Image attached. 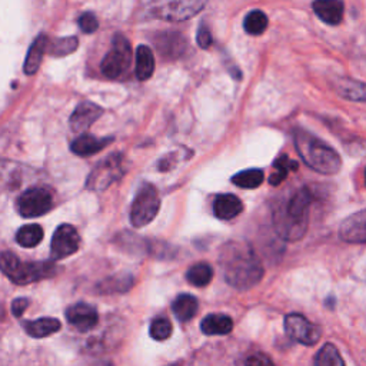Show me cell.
<instances>
[{"instance_id": "2", "label": "cell", "mask_w": 366, "mask_h": 366, "mask_svg": "<svg viewBox=\"0 0 366 366\" xmlns=\"http://www.w3.org/2000/svg\"><path fill=\"white\" fill-rule=\"evenodd\" d=\"M293 142L299 156L312 170L320 174H335L340 170L342 160L339 153L310 132L295 129Z\"/></svg>"}, {"instance_id": "6", "label": "cell", "mask_w": 366, "mask_h": 366, "mask_svg": "<svg viewBox=\"0 0 366 366\" xmlns=\"http://www.w3.org/2000/svg\"><path fill=\"white\" fill-rule=\"evenodd\" d=\"M160 207V197L157 189L150 183H143L133 199L130 207V223L134 227L149 224L157 214Z\"/></svg>"}, {"instance_id": "23", "label": "cell", "mask_w": 366, "mask_h": 366, "mask_svg": "<svg viewBox=\"0 0 366 366\" xmlns=\"http://www.w3.org/2000/svg\"><path fill=\"white\" fill-rule=\"evenodd\" d=\"M197 307H199L197 299L189 293L179 295L172 303V310L177 317V320L180 322H187L193 319L194 315L197 313Z\"/></svg>"}, {"instance_id": "21", "label": "cell", "mask_w": 366, "mask_h": 366, "mask_svg": "<svg viewBox=\"0 0 366 366\" xmlns=\"http://www.w3.org/2000/svg\"><path fill=\"white\" fill-rule=\"evenodd\" d=\"M200 329L204 335H209V336L227 335L233 329V320L227 315L212 313L203 317L200 323Z\"/></svg>"}, {"instance_id": "36", "label": "cell", "mask_w": 366, "mask_h": 366, "mask_svg": "<svg viewBox=\"0 0 366 366\" xmlns=\"http://www.w3.org/2000/svg\"><path fill=\"white\" fill-rule=\"evenodd\" d=\"M196 41L202 49H209L212 44V33L206 24H200L197 34H196Z\"/></svg>"}, {"instance_id": "28", "label": "cell", "mask_w": 366, "mask_h": 366, "mask_svg": "<svg viewBox=\"0 0 366 366\" xmlns=\"http://www.w3.org/2000/svg\"><path fill=\"white\" fill-rule=\"evenodd\" d=\"M264 174L260 169H247L236 173L232 177V183L242 189H256L263 183Z\"/></svg>"}, {"instance_id": "33", "label": "cell", "mask_w": 366, "mask_h": 366, "mask_svg": "<svg viewBox=\"0 0 366 366\" xmlns=\"http://www.w3.org/2000/svg\"><path fill=\"white\" fill-rule=\"evenodd\" d=\"M172 330H173V326H172V322L164 317V316H157L152 320L150 323V327H149V332H150V336L154 339V340H166L167 337H170L172 335Z\"/></svg>"}, {"instance_id": "17", "label": "cell", "mask_w": 366, "mask_h": 366, "mask_svg": "<svg viewBox=\"0 0 366 366\" xmlns=\"http://www.w3.org/2000/svg\"><path fill=\"white\" fill-rule=\"evenodd\" d=\"M315 14L329 26H337L343 20L345 6L342 0H315L313 1Z\"/></svg>"}, {"instance_id": "10", "label": "cell", "mask_w": 366, "mask_h": 366, "mask_svg": "<svg viewBox=\"0 0 366 366\" xmlns=\"http://www.w3.org/2000/svg\"><path fill=\"white\" fill-rule=\"evenodd\" d=\"M285 330L302 345H315L320 339V329L297 313H290L285 317Z\"/></svg>"}, {"instance_id": "32", "label": "cell", "mask_w": 366, "mask_h": 366, "mask_svg": "<svg viewBox=\"0 0 366 366\" xmlns=\"http://www.w3.org/2000/svg\"><path fill=\"white\" fill-rule=\"evenodd\" d=\"M79 46V40L76 36H69V37H59L54 39L50 44V54L56 57L67 56L73 53Z\"/></svg>"}, {"instance_id": "18", "label": "cell", "mask_w": 366, "mask_h": 366, "mask_svg": "<svg viewBox=\"0 0 366 366\" xmlns=\"http://www.w3.org/2000/svg\"><path fill=\"white\" fill-rule=\"evenodd\" d=\"M242 210H243L242 200L232 193L219 194L213 202V213L220 220H230L237 214H240Z\"/></svg>"}, {"instance_id": "11", "label": "cell", "mask_w": 366, "mask_h": 366, "mask_svg": "<svg viewBox=\"0 0 366 366\" xmlns=\"http://www.w3.org/2000/svg\"><path fill=\"white\" fill-rule=\"evenodd\" d=\"M273 224L280 237L295 242L306 233L307 217H293L287 214L285 207H280L273 213Z\"/></svg>"}, {"instance_id": "24", "label": "cell", "mask_w": 366, "mask_h": 366, "mask_svg": "<svg viewBox=\"0 0 366 366\" xmlns=\"http://www.w3.org/2000/svg\"><path fill=\"white\" fill-rule=\"evenodd\" d=\"M312 200H313L312 192L303 187L292 196V199L285 206V210L287 212V214L293 217H307V210Z\"/></svg>"}, {"instance_id": "25", "label": "cell", "mask_w": 366, "mask_h": 366, "mask_svg": "<svg viewBox=\"0 0 366 366\" xmlns=\"http://www.w3.org/2000/svg\"><path fill=\"white\" fill-rule=\"evenodd\" d=\"M154 70L153 51L147 46H139L136 50V76L139 80H147Z\"/></svg>"}, {"instance_id": "7", "label": "cell", "mask_w": 366, "mask_h": 366, "mask_svg": "<svg viewBox=\"0 0 366 366\" xmlns=\"http://www.w3.org/2000/svg\"><path fill=\"white\" fill-rule=\"evenodd\" d=\"M132 63V47L129 40L117 33L113 36L110 50L106 53L100 63L102 73L109 79H117L123 76Z\"/></svg>"}, {"instance_id": "22", "label": "cell", "mask_w": 366, "mask_h": 366, "mask_svg": "<svg viewBox=\"0 0 366 366\" xmlns=\"http://www.w3.org/2000/svg\"><path fill=\"white\" fill-rule=\"evenodd\" d=\"M23 327L29 336L40 339L56 333L61 327V323L56 317H40L36 320L24 322Z\"/></svg>"}, {"instance_id": "37", "label": "cell", "mask_w": 366, "mask_h": 366, "mask_svg": "<svg viewBox=\"0 0 366 366\" xmlns=\"http://www.w3.org/2000/svg\"><path fill=\"white\" fill-rule=\"evenodd\" d=\"M246 366H274V365L266 355L256 353V355H252L247 357Z\"/></svg>"}, {"instance_id": "35", "label": "cell", "mask_w": 366, "mask_h": 366, "mask_svg": "<svg viewBox=\"0 0 366 366\" xmlns=\"http://www.w3.org/2000/svg\"><path fill=\"white\" fill-rule=\"evenodd\" d=\"M79 27L81 29V31L84 33H94L99 27V21L94 13L92 11H86L79 17Z\"/></svg>"}, {"instance_id": "16", "label": "cell", "mask_w": 366, "mask_h": 366, "mask_svg": "<svg viewBox=\"0 0 366 366\" xmlns=\"http://www.w3.org/2000/svg\"><path fill=\"white\" fill-rule=\"evenodd\" d=\"M67 322L80 332L93 329L97 325V310L87 303H76L66 310Z\"/></svg>"}, {"instance_id": "5", "label": "cell", "mask_w": 366, "mask_h": 366, "mask_svg": "<svg viewBox=\"0 0 366 366\" xmlns=\"http://www.w3.org/2000/svg\"><path fill=\"white\" fill-rule=\"evenodd\" d=\"M126 172V162L122 153H112L100 160L90 172L86 187L93 192H103L117 182Z\"/></svg>"}, {"instance_id": "15", "label": "cell", "mask_w": 366, "mask_h": 366, "mask_svg": "<svg viewBox=\"0 0 366 366\" xmlns=\"http://www.w3.org/2000/svg\"><path fill=\"white\" fill-rule=\"evenodd\" d=\"M330 87L335 90L337 96H340L345 100L350 102H359L365 103L366 102V83L346 77V76H337L333 77L330 81Z\"/></svg>"}, {"instance_id": "13", "label": "cell", "mask_w": 366, "mask_h": 366, "mask_svg": "<svg viewBox=\"0 0 366 366\" xmlns=\"http://www.w3.org/2000/svg\"><path fill=\"white\" fill-rule=\"evenodd\" d=\"M103 113V109L92 102H81L73 110L69 126L74 133L86 132Z\"/></svg>"}, {"instance_id": "29", "label": "cell", "mask_w": 366, "mask_h": 366, "mask_svg": "<svg viewBox=\"0 0 366 366\" xmlns=\"http://www.w3.org/2000/svg\"><path fill=\"white\" fill-rule=\"evenodd\" d=\"M315 366H345V362L333 343H325L315 357Z\"/></svg>"}, {"instance_id": "31", "label": "cell", "mask_w": 366, "mask_h": 366, "mask_svg": "<svg viewBox=\"0 0 366 366\" xmlns=\"http://www.w3.org/2000/svg\"><path fill=\"white\" fill-rule=\"evenodd\" d=\"M273 166H274L276 172L272 173L270 177H269V183H270L272 186L280 184V183L286 179L289 170H296V169H297V163L293 162V160H290L286 154L277 157V159L273 162Z\"/></svg>"}, {"instance_id": "30", "label": "cell", "mask_w": 366, "mask_h": 366, "mask_svg": "<svg viewBox=\"0 0 366 366\" xmlns=\"http://www.w3.org/2000/svg\"><path fill=\"white\" fill-rule=\"evenodd\" d=\"M212 277H213V270H212V267H210L207 263H204V262L193 264V266L187 270V273H186L187 282L192 283L193 286H200V287L209 285L210 280H212Z\"/></svg>"}, {"instance_id": "26", "label": "cell", "mask_w": 366, "mask_h": 366, "mask_svg": "<svg viewBox=\"0 0 366 366\" xmlns=\"http://www.w3.org/2000/svg\"><path fill=\"white\" fill-rule=\"evenodd\" d=\"M43 239V229L39 224H24L16 233V242L21 247H34Z\"/></svg>"}, {"instance_id": "40", "label": "cell", "mask_w": 366, "mask_h": 366, "mask_svg": "<svg viewBox=\"0 0 366 366\" xmlns=\"http://www.w3.org/2000/svg\"><path fill=\"white\" fill-rule=\"evenodd\" d=\"M172 366H179V365H172Z\"/></svg>"}, {"instance_id": "4", "label": "cell", "mask_w": 366, "mask_h": 366, "mask_svg": "<svg viewBox=\"0 0 366 366\" xmlns=\"http://www.w3.org/2000/svg\"><path fill=\"white\" fill-rule=\"evenodd\" d=\"M207 0H142L143 10L153 19L179 23L200 13Z\"/></svg>"}, {"instance_id": "34", "label": "cell", "mask_w": 366, "mask_h": 366, "mask_svg": "<svg viewBox=\"0 0 366 366\" xmlns=\"http://www.w3.org/2000/svg\"><path fill=\"white\" fill-rule=\"evenodd\" d=\"M133 283V279L130 276H117V277H107L104 282L99 285V289L104 293H113V292H124L127 290Z\"/></svg>"}, {"instance_id": "19", "label": "cell", "mask_w": 366, "mask_h": 366, "mask_svg": "<svg viewBox=\"0 0 366 366\" xmlns=\"http://www.w3.org/2000/svg\"><path fill=\"white\" fill-rule=\"evenodd\" d=\"M112 140V137H94L92 134H81L71 142L70 150L77 156H92L103 150Z\"/></svg>"}, {"instance_id": "27", "label": "cell", "mask_w": 366, "mask_h": 366, "mask_svg": "<svg viewBox=\"0 0 366 366\" xmlns=\"http://www.w3.org/2000/svg\"><path fill=\"white\" fill-rule=\"evenodd\" d=\"M267 24H269V20H267L266 13H263L259 9L249 11L243 20L244 31L252 36H259V34L264 33L267 29Z\"/></svg>"}, {"instance_id": "20", "label": "cell", "mask_w": 366, "mask_h": 366, "mask_svg": "<svg viewBox=\"0 0 366 366\" xmlns=\"http://www.w3.org/2000/svg\"><path fill=\"white\" fill-rule=\"evenodd\" d=\"M47 40H49L47 36L43 34V33L39 34L33 40L31 46L27 50V54H26V59H24V64H23V70H24L26 74L31 76V74H34L39 70V67L41 64V60H43V56H44V51L47 49V43H49Z\"/></svg>"}, {"instance_id": "14", "label": "cell", "mask_w": 366, "mask_h": 366, "mask_svg": "<svg viewBox=\"0 0 366 366\" xmlns=\"http://www.w3.org/2000/svg\"><path fill=\"white\" fill-rule=\"evenodd\" d=\"M339 236L349 243H366V210L347 216L339 227Z\"/></svg>"}, {"instance_id": "3", "label": "cell", "mask_w": 366, "mask_h": 366, "mask_svg": "<svg viewBox=\"0 0 366 366\" xmlns=\"http://www.w3.org/2000/svg\"><path fill=\"white\" fill-rule=\"evenodd\" d=\"M0 270L14 285H29L56 273V264L53 262H29L23 263L20 259L6 250L0 253Z\"/></svg>"}, {"instance_id": "12", "label": "cell", "mask_w": 366, "mask_h": 366, "mask_svg": "<svg viewBox=\"0 0 366 366\" xmlns=\"http://www.w3.org/2000/svg\"><path fill=\"white\" fill-rule=\"evenodd\" d=\"M157 51L160 53L162 57L174 60L179 59L187 49L186 39L176 31H163L156 34L153 40Z\"/></svg>"}, {"instance_id": "39", "label": "cell", "mask_w": 366, "mask_h": 366, "mask_svg": "<svg viewBox=\"0 0 366 366\" xmlns=\"http://www.w3.org/2000/svg\"><path fill=\"white\" fill-rule=\"evenodd\" d=\"M365 183H366V170H365Z\"/></svg>"}, {"instance_id": "1", "label": "cell", "mask_w": 366, "mask_h": 366, "mask_svg": "<svg viewBox=\"0 0 366 366\" xmlns=\"http://www.w3.org/2000/svg\"><path fill=\"white\" fill-rule=\"evenodd\" d=\"M219 262L224 280L236 289H250L263 277V266L247 243H226L220 250Z\"/></svg>"}, {"instance_id": "9", "label": "cell", "mask_w": 366, "mask_h": 366, "mask_svg": "<svg viewBox=\"0 0 366 366\" xmlns=\"http://www.w3.org/2000/svg\"><path fill=\"white\" fill-rule=\"evenodd\" d=\"M80 246V236L74 226L71 224H60L51 237L50 243V254L53 260H60L69 257L76 253Z\"/></svg>"}, {"instance_id": "8", "label": "cell", "mask_w": 366, "mask_h": 366, "mask_svg": "<svg viewBox=\"0 0 366 366\" xmlns=\"http://www.w3.org/2000/svg\"><path fill=\"white\" fill-rule=\"evenodd\" d=\"M53 206L49 190L43 187H31L24 190L16 202L17 212L21 217H39L46 214Z\"/></svg>"}, {"instance_id": "38", "label": "cell", "mask_w": 366, "mask_h": 366, "mask_svg": "<svg viewBox=\"0 0 366 366\" xmlns=\"http://www.w3.org/2000/svg\"><path fill=\"white\" fill-rule=\"evenodd\" d=\"M29 299H26V297H17V299H14L13 302H11V313H13V316H16V317H20L23 313H24V310H26V307L29 306Z\"/></svg>"}]
</instances>
